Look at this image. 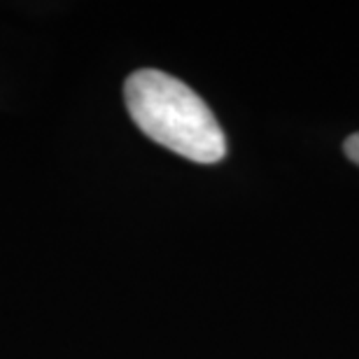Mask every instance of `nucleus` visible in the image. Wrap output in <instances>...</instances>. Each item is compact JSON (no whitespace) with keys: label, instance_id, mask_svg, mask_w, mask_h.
<instances>
[{"label":"nucleus","instance_id":"obj_1","mask_svg":"<svg viewBox=\"0 0 359 359\" xmlns=\"http://www.w3.org/2000/svg\"><path fill=\"white\" fill-rule=\"evenodd\" d=\"M131 119L147 138L196 163H217L226 138L217 117L196 91L161 70H138L126 80Z\"/></svg>","mask_w":359,"mask_h":359},{"label":"nucleus","instance_id":"obj_2","mask_svg":"<svg viewBox=\"0 0 359 359\" xmlns=\"http://www.w3.org/2000/svg\"><path fill=\"white\" fill-rule=\"evenodd\" d=\"M343 149H346L348 159L353 161V163H357V166H359V133L350 135V138L346 140V145H343Z\"/></svg>","mask_w":359,"mask_h":359}]
</instances>
